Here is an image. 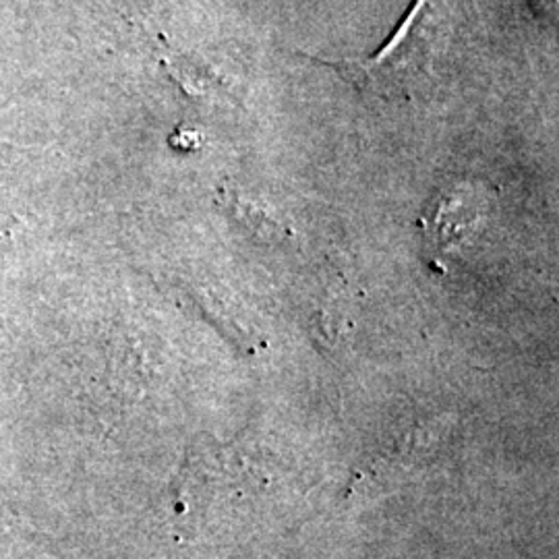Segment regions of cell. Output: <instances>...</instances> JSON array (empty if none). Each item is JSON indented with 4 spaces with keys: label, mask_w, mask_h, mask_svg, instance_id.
<instances>
[{
    "label": "cell",
    "mask_w": 559,
    "mask_h": 559,
    "mask_svg": "<svg viewBox=\"0 0 559 559\" xmlns=\"http://www.w3.org/2000/svg\"><path fill=\"white\" fill-rule=\"evenodd\" d=\"M456 32L459 15L454 0H415L390 40L373 55L348 59L299 55L332 67L367 96L408 104L436 90L450 67Z\"/></svg>",
    "instance_id": "6da1fadb"
}]
</instances>
